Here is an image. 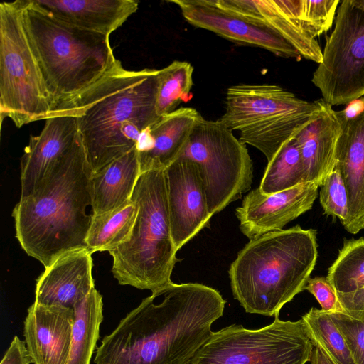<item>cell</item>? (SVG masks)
Returning <instances> with one entry per match:
<instances>
[{
    "mask_svg": "<svg viewBox=\"0 0 364 364\" xmlns=\"http://www.w3.org/2000/svg\"><path fill=\"white\" fill-rule=\"evenodd\" d=\"M226 301L199 283L167 286L144 299L97 348L95 364H188L210 338Z\"/></svg>",
    "mask_w": 364,
    "mask_h": 364,
    "instance_id": "6da1fadb",
    "label": "cell"
},
{
    "mask_svg": "<svg viewBox=\"0 0 364 364\" xmlns=\"http://www.w3.org/2000/svg\"><path fill=\"white\" fill-rule=\"evenodd\" d=\"M159 72L128 70L117 60L93 85L52 110L50 115L76 117L91 175L136 149L141 133L160 119Z\"/></svg>",
    "mask_w": 364,
    "mask_h": 364,
    "instance_id": "7a4b0ae2",
    "label": "cell"
},
{
    "mask_svg": "<svg viewBox=\"0 0 364 364\" xmlns=\"http://www.w3.org/2000/svg\"><path fill=\"white\" fill-rule=\"evenodd\" d=\"M91 171L80 138L38 187L15 205L16 237L26 254L45 268L64 254L87 248L92 215Z\"/></svg>",
    "mask_w": 364,
    "mask_h": 364,
    "instance_id": "3957f363",
    "label": "cell"
},
{
    "mask_svg": "<svg viewBox=\"0 0 364 364\" xmlns=\"http://www.w3.org/2000/svg\"><path fill=\"white\" fill-rule=\"evenodd\" d=\"M317 257L316 231L299 225L250 240L228 271L233 296L247 313L279 315L304 290Z\"/></svg>",
    "mask_w": 364,
    "mask_h": 364,
    "instance_id": "277c9868",
    "label": "cell"
},
{
    "mask_svg": "<svg viewBox=\"0 0 364 364\" xmlns=\"http://www.w3.org/2000/svg\"><path fill=\"white\" fill-rule=\"evenodd\" d=\"M22 1L24 23L53 109L93 85L118 60L109 36L66 24L36 7L31 0Z\"/></svg>",
    "mask_w": 364,
    "mask_h": 364,
    "instance_id": "5b68a950",
    "label": "cell"
},
{
    "mask_svg": "<svg viewBox=\"0 0 364 364\" xmlns=\"http://www.w3.org/2000/svg\"><path fill=\"white\" fill-rule=\"evenodd\" d=\"M138 213L129 238L109 251L120 285L151 293L173 282L177 250L171 230L165 169L141 173L131 197Z\"/></svg>",
    "mask_w": 364,
    "mask_h": 364,
    "instance_id": "8992f818",
    "label": "cell"
},
{
    "mask_svg": "<svg viewBox=\"0 0 364 364\" xmlns=\"http://www.w3.org/2000/svg\"><path fill=\"white\" fill-rule=\"evenodd\" d=\"M322 98L308 102L270 84H240L226 92L225 111L218 119L240 132L239 139L260 151L269 161L312 121Z\"/></svg>",
    "mask_w": 364,
    "mask_h": 364,
    "instance_id": "52a82bcc",
    "label": "cell"
},
{
    "mask_svg": "<svg viewBox=\"0 0 364 364\" xmlns=\"http://www.w3.org/2000/svg\"><path fill=\"white\" fill-rule=\"evenodd\" d=\"M53 104L23 19L22 0L0 4V114L16 127L46 119Z\"/></svg>",
    "mask_w": 364,
    "mask_h": 364,
    "instance_id": "ba28073f",
    "label": "cell"
},
{
    "mask_svg": "<svg viewBox=\"0 0 364 364\" xmlns=\"http://www.w3.org/2000/svg\"><path fill=\"white\" fill-rule=\"evenodd\" d=\"M314 344L302 319L247 329L232 324L212 332L188 364H306Z\"/></svg>",
    "mask_w": 364,
    "mask_h": 364,
    "instance_id": "9c48e42d",
    "label": "cell"
},
{
    "mask_svg": "<svg viewBox=\"0 0 364 364\" xmlns=\"http://www.w3.org/2000/svg\"><path fill=\"white\" fill-rule=\"evenodd\" d=\"M179 157L197 166L213 215L251 188L253 163L246 144L219 120L201 117Z\"/></svg>",
    "mask_w": 364,
    "mask_h": 364,
    "instance_id": "30bf717a",
    "label": "cell"
},
{
    "mask_svg": "<svg viewBox=\"0 0 364 364\" xmlns=\"http://www.w3.org/2000/svg\"><path fill=\"white\" fill-rule=\"evenodd\" d=\"M311 81L331 106L364 96V0L340 2L334 29Z\"/></svg>",
    "mask_w": 364,
    "mask_h": 364,
    "instance_id": "8fae6325",
    "label": "cell"
},
{
    "mask_svg": "<svg viewBox=\"0 0 364 364\" xmlns=\"http://www.w3.org/2000/svg\"><path fill=\"white\" fill-rule=\"evenodd\" d=\"M192 26L235 43L265 49L274 55L300 60L299 52L279 33L259 21L216 5L213 0H172Z\"/></svg>",
    "mask_w": 364,
    "mask_h": 364,
    "instance_id": "7c38bea8",
    "label": "cell"
},
{
    "mask_svg": "<svg viewBox=\"0 0 364 364\" xmlns=\"http://www.w3.org/2000/svg\"><path fill=\"white\" fill-rule=\"evenodd\" d=\"M165 176L171 235L178 250L208 225L213 215L192 160L178 157L165 168Z\"/></svg>",
    "mask_w": 364,
    "mask_h": 364,
    "instance_id": "4fadbf2b",
    "label": "cell"
},
{
    "mask_svg": "<svg viewBox=\"0 0 364 364\" xmlns=\"http://www.w3.org/2000/svg\"><path fill=\"white\" fill-rule=\"evenodd\" d=\"M355 101L337 111L341 132L334 166L346 188L348 213L343 226L351 234L364 230V97Z\"/></svg>",
    "mask_w": 364,
    "mask_h": 364,
    "instance_id": "5bb4252c",
    "label": "cell"
},
{
    "mask_svg": "<svg viewBox=\"0 0 364 364\" xmlns=\"http://www.w3.org/2000/svg\"><path fill=\"white\" fill-rule=\"evenodd\" d=\"M318 186L306 182L282 191L264 194L259 188L250 191L235 210L241 232L249 240L280 230L311 209Z\"/></svg>",
    "mask_w": 364,
    "mask_h": 364,
    "instance_id": "9a60e30c",
    "label": "cell"
},
{
    "mask_svg": "<svg viewBox=\"0 0 364 364\" xmlns=\"http://www.w3.org/2000/svg\"><path fill=\"white\" fill-rule=\"evenodd\" d=\"M80 138L74 115L53 114L46 119L41 133L30 136L21 159V198L28 196L38 187Z\"/></svg>",
    "mask_w": 364,
    "mask_h": 364,
    "instance_id": "2e32d148",
    "label": "cell"
},
{
    "mask_svg": "<svg viewBox=\"0 0 364 364\" xmlns=\"http://www.w3.org/2000/svg\"><path fill=\"white\" fill-rule=\"evenodd\" d=\"M221 8L259 21L290 43L302 58L320 63L323 51L301 21L300 0H213Z\"/></svg>",
    "mask_w": 364,
    "mask_h": 364,
    "instance_id": "e0dca14e",
    "label": "cell"
},
{
    "mask_svg": "<svg viewBox=\"0 0 364 364\" xmlns=\"http://www.w3.org/2000/svg\"><path fill=\"white\" fill-rule=\"evenodd\" d=\"M73 309L33 302L24 321V337L33 364H68Z\"/></svg>",
    "mask_w": 364,
    "mask_h": 364,
    "instance_id": "ac0fdd59",
    "label": "cell"
},
{
    "mask_svg": "<svg viewBox=\"0 0 364 364\" xmlns=\"http://www.w3.org/2000/svg\"><path fill=\"white\" fill-rule=\"evenodd\" d=\"M92 252L87 248L67 252L38 277L35 302L73 309L95 289Z\"/></svg>",
    "mask_w": 364,
    "mask_h": 364,
    "instance_id": "d6986e66",
    "label": "cell"
},
{
    "mask_svg": "<svg viewBox=\"0 0 364 364\" xmlns=\"http://www.w3.org/2000/svg\"><path fill=\"white\" fill-rule=\"evenodd\" d=\"M38 9L66 24L107 36L138 9L134 0H31Z\"/></svg>",
    "mask_w": 364,
    "mask_h": 364,
    "instance_id": "ffe728a7",
    "label": "cell"
},
{
    "mask_svg": "<svg viewBox=\"0 0 364 364\" xmlns=\"http://www.w3.org/2000/svg\"><path fill=\"white\" fill-rule=\"evenodd\" d=\"M341 132L337 111L322 99L318 114L294 137L300 152L304 182L314 183L320 187L333 170Z\"/></svg>",
    "mask_w": 364,
    "mask_h": 364,
    "instance_id": "44dd1931",
    "label": "cell"
},
{
    "mask_svg": "<svg viewBox=\"0 0 364 364\" xmlns=\"http://www.w3.org/2000/svg\"><path fill=\"white\" fill-rule=\"evenodd\" d=\"M202 116L193 108L181 107L161 117L150 127L152 148L139 152L141 172L165 169L182 153L190 135Z\"/></svg>",
    "mask_w": 364,
    "mask_h": 364,
    "instance_id": "7402d4cb",
    "label": "cell"
},
{
    "mask_svg": "<svg viewBox=\"0 0 364 364\" xmlns=\"http://www.w3.org/2000/svg\"><path fill=\"white\" fill-rule=\"evenodd\" d=\"M141 173L136 148L92 174V214L111 211L129 201Z\"/></svg>",
    "mask_w": 364,
    "mask_h": 364,
    "instance_id": "603a6c76",
    "label": "cell"
},
{
    "mask_svg": "<svg viewBox=\"0 0 364 364\" xmlns=\"http://www.w3.org/2000/svg\"><path fill=\"white\" fill-rule=\"evenodd\" d=\"M327 278L345 313L364 311V237L344 241Z\"/></svg>",
    "mask_w": 364,
    "mask_h": 364,
    "instance_id": "cb8c5ba5",
    "label": "cell"
},
{
    "mask_svg": "<svg viewBox=\"0 0 364 364\" xmlns=\"http://www.w3.org/2000/svg\"><path fill=\"white\" fill-rule=\"evenodd\" d=\"M74 321L68 364H90L103 321L102 296L95 288L73 306Z\"/></svg>",
    "mask_w": 364,
    "mask_h": 364,
    "instance_id": "d4e9b609",
    "label": "cell"
},
{
    "mask_svg": "<svg viewBox=\"0 0 364 364\" xmlns=\"http://www.w3.org/2000/svg\"><path fill=\"white\" fill-rule=\"evenodd\" d=\"M138 213V207L129 200L120 207L101 214L92 215L86 238L87 249L92 252L110 251L126 242L132 233Z\"/></svg>",
    "mask_w": 364,
    "mask_h": 364,
    "instance_id": "484cf974",
    "label": "cell"
},
{
    "mask_svg": "<svg viewBox=\"0 0 364 364\" xmlns=\"http://www.w3.org/2000/svg\"><path fill=\"white\" fill-rule=\"evenodd\" d=\"M193 68L186 61L174 60L159 70L156 99L159 117L171 113L183 102L191 98Z\"/></svg>",
    "mask_w": 364,
    "mask_h": 364,
    "instance_id": "4316f807",
    "label": "cell"
},
{
    "mask_svg": "<svg viewBox=\"0 0 364 364\" xmlns=\"http://www.w3.org/2000/svg\"><path fill=\"white\" fill-rule=\"evenodd\" d=\"M304 182L299 147L294 138L269 161L259 186L264 194H271L295 187Z\"/></svg>",
    "mask_w": 364,
    "mask_h": 364,
    "instance_id": "83f0119b",
    "label": "cell"
},
{
    "mask_svg": "<svg viewBox=\"0 0 364 364\" xmlns=\"http://www.w3.org/2000/svg\"><path fill=\"white\" fill-rule=\"evenodd\" d=\"M301 319L314 346L321 347L336 364H355L330 312L312 307Z\"/></svg>",
    "mask_w": 364,
    "mask_h": 364,
    "instance_id": "f1b7e54d",
    "label": "cell"
},
{
    "mask_svg": "<svg viewBox=\"0 0 364 364\" xmlns=\"http://www.w3.org/2000/svg\"><path fill=\"white\" fill-rule=\"evenodd\" d=\"M320 187L319 200L324 213L339 219L343 225L348 213V198L340 173L333 168Z\"/></svg>",
    "mask_w": 364,
    "mask_h": 364,
    "instance_id": "f546056e",
    "label": "cell"
},
{
    "mask_svg": "<svg viewBox=\"0 0 364 364\" xmlns=\"http://www.w3.org/2000/svg\"><path fill=\"white\" fill-rule=\"evenodd\" d=\"M339 0H302V22L314 38L328 31L335 19Z\"/></svg>",
    "mask_w": 364,
    "mask_h": 364,
    "instance_id": "4dcf8cb0",
    "label": "cell"
},
{
    "mask_svg": "<svg viewBox=\"0 0 364 364\" xmlns=\"http://www.w3.org/2000/svg\"><path fill=\"white\" fill-rule=\"evenodd\" d=\"M343 336L355 364H364V311L350 316L344 311L331 312Z\"/></svg>",
    "mask_w": 364,
    "mask_h": 364,
    "instance_id": "1f68e13d",
    "label": "cell"
},
{
    "mask_svg": "<svg viewBox=\"0 0 364 364\" xmlns=\"http://www.w3.org/2000/svg\"><path fill=\"white\" fill-rule=\"evenodd\" d=\"M326 312L343 311L336 293L327 277H309L304 286Z\"/></svg>",
    "mask_w": 364,
    "mask_h": 364,
    "instance_id": "d6a6232c",
    "label": "cell"
},
{
    "mask_svg": "<svg viewBox=\"0 0 364 364\" xmlns=\"http://www.w3.org/2000/svg\"><path fill=\"white\" fill-rule=\"evenodd\" d=\"M31 363L32 359L26 342L21 341L17 336H14L0 364H30Z\"/></svg>",
    "mask_w": 364,
    "mask_h": 364,
    "instance_id": "836d02e7",
    "label": "cell"
},
{
    "mask_svg": "<svg viewBox=\"0 0 364 364\" xmlns=\"http://www.w3.org/2000/svg\"><path fill=\"white\" fill-rule=\"evenodd\" d=\"M310 362L311 364H336L328 353L317 345L314 347Z\"/></svg>",
    "mask_w": 364,
    "mask_h": 364,
    "instance_id": "e575fe53",
    "label": "cell"
}]
</instances>
